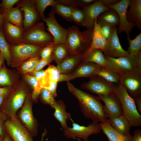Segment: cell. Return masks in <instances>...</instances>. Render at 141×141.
I'll return each instance as SVG.
<instances>
[{
	"label": "cell",
	"mask_w": 141,
	"mask_h": 141,
	"mask_svg": "<svg viewBox=\"0 0 141 141\" xmlns=\"http://www.w3.org/2000/svg\"><path fill=\"white\" fill-rule=\"evenodd\" d=\"M67 85L69 91L77 99L85 118L97 123L102 122L107 118L104 111V105L98 96L83 91L69 81L67 82Z\"/></svg>",
	"instance_id": "cell-1"
},
{
	"label": "cell",
	"mask_w": 141,
	"mask_h": 141,
	"mask_svg": "<svg viewBox=\"0 0 141 141\" xmlns=\"http://www.w3.org/2000/svg\"><path fill=\"white\" fill-rule=\"evenodd\" d=\"M121 75L107 67L101 66L97 70L96 75L99 76L107 81L113 84H120Z\"/></svg>",
	"instance_id": "cell-30"
},
{
	"label": "cell",
	"mask_w": 141,
	"mask_h": 141,
	"mask_svg": "<svg viewBox=\"0 0 141 141\" xmlns=\"http://www.w3.org/2000/svg\"><path fill=\"white\" fill-rule=\"evenodd\" d=\"M33 101L31 95L29 93L21 108L18 117L33 137L37 135L38 124V121L34 117L33 112Z\"/></svg>",
	"instance_id": "cell-10"
},
{
	"label": "cell",
	"mask_w": 141,
	"mask_h": 141,
	"mask_svg": "<svg viewBox=\"0 0 141 141\" xmlns=\"http://www.w3.org/2000/svg\"><path fill=\"white\" fill-rule=\"evenodd\" d=\"M53 61L54 60L52 55L50 57L46 59H41L34 70L32 72H36L42 69L44 67L49 64Z\"/></svg>",
	"instance_id": "cell-45"
},
{
	"label": "cell",
	"mask_w": 141,
	"mask_h": 141,
	"mask_svg": "<svg viewBox=\"0 0 141 141\" xmlns=\"http://www.w3.org/2000/svg\"><path fill=\"white\" fill-rule=\"evenodd\" d=\"M8 96L0 95V108L3 104Z\"/></svg>",
	"instance_id": "cell-55"
},
{
	"label": "cell",
	"mask_w": 141,
	"mask_h": 141,
	"mask_svg": "<svg viewBox=\"0 0 141 141\" xmlns=\"http://www.w3.org/2000/svg\"><path fill=\"white\" fill-rule=\"evenodd\" d=\"M48 73L50 81L58 82L61 74L56 67L53 65H50L45 70Z\"/></svg>",
	"instance_id": "cell-42"
},
{
	"label": "cell",
	"mask_w": 141,
	"mask_h": 141,
	"mask_svg": "<svg viewBox=\"0 0 141 141\" xmlns=\"http://www.w3.org/2000/svg\"><path fill=\"white\" fill-rule=\"evenodd\" d=\"M97 21L100 26L108 25L111 27L119 26V16L113 9H110L101 13L97 18Z\"/></svg>",
	"instance_id": "cell-29"
},
{
	"label": "cell",
	"mask_w": 141,
	"mask_h": 141,
	"mask_svg": "<svg viewBox=\"0 0 141 141\" xmlns=\"http://www.w3.org/2000/svg\"><path fill=\"white\" fill-rule=\"evenodd\" d=\"M72 21L81 26L85 18V14L82 9L78 7L72 8Z\"/></svg>",
	"instance_id": "cell-40"
},
{
	"label": "cell",
	"mask_w": 141,
	"mask_h": 141,
	"mask_svg": "<svg viewBox=\"0 0 141 141\" xmlns=\"http://www.w3.org/2000/svg\"><path fill=\"white\" fill-rule=\"evenodd\" d=\"M51 108L54 109V117L60 122L63 130H66L68 127L67 121L71 119V115L66 111V106L63 101H56Z\"/></svg>",
	"instance_id": "cell-23"
},
{
	"label": "cell",
	"mask_w": 141,
	"mask_h": 141,
	"mask_svg": "<svg viewBox=\"0 0 141 141\" xmlns=\"http://www.w3.org/2000/svg\"><path fill=\"white\" fill-rule=\"evenodd\" d=\"M4 138L0 136V141H4Z\"/></svg>",
	"instance_id": "cell-59"
},
{
	"label": "cell",
	"mask_w": 141,
	"mask_h": 141,
	"mask_svg": "<svg viewBox=\"0 0 141 141\" xmlns=\"http://www.w3.org/2000/svg\"><path fill=\"white\" fill-rule=\"evenodd\" d=\"M108 119L111 125L116 131L125 136L130 134L131 126L123 114Z\"/></svg>",
	"instance_id": "cell-26"
},
{
	"label": "cell",
	"mask_w": 141,
	"mask_h": 141,
	"mask_svg": "<svg viewBox=\"0 0 141 141\" xmlns=\"http://www.w3.org/2000/svg\"><path fill=\"white\" fill-rule=\"evenodd\" d=\"M96 0H79V7H83L90 5L96 1Z\"/></svg>",
	"instance_id": "cell-51"
},
{
	"label": "cell",
	"mask_w": 141,
	"mask_h": 141,
	"mask_svg": "<svg viewBox=\"0 0 141 141\" xmlns=\"http://www.w3.org/2000/svg\"><path fill=\"white\" fill-rule=\"evenodd\" d=\"M120 84L133 99L141 97V69L136 68L121 75Z\"/></svg>",
	"instance_id": "cell-11"
},
{
	"label": "cell",
	"mask_w": 141,
	"mask_h": 141,
	"mask_svg": "<svg viewBox=\"0 0 141 141\" xmlns=\"http://www.w3.org/2000/svg\"><path fill=\"white\" fill-rule=\"evenodd\" d=\"M82 62H92L107 67V62L103 52L99 49L87 50L84 54Z\"/></svg>",
	"instance_id": "cell-27"
},
{
	"label": "cell",
	"mask_w": 141,
	"mask_h": 141,
	"mask_svg": "<svg viewBox=\"0 0 141 141\" xmlns=\"http://www.w3.org/2000/svg\"><path fill=\"white\" fill-rule=\"evenodd\" d=\"M112 27L108 25L100 26V31L103 36L106 39L109 37Z\"/></svg>",
	"instance_id": "cell-47"
},
{
	"label": "cell",
	"mask_w": 141,
	"mask_h": 141,
	"mask_svg": "<svg viewBox=\"0 0 141 141\" xmlns=\"http://www.w3.org/2000/svg\"><path fill=\"white\" fill-rule=\"evenodd\" d=\"M47 132L46 130L45 129L44 132L42 133V135L40 141H44V137L47 134ZM53 141H57L56 140H54Z\"/></svg>",
	"instance_id": "cell-58"
},
{
	"label": "cell",
	"mask_w": 141,
	"mask_h": 141,
	"mask_svg": "<svg viewBox=\"0 0 141 141\" xmlns=\"http://www.w3.org/2000/svg\"><path fill=\"white\" fill-rule=\"evenodd\" d=\"M85 14V18L81 26L87 29L93 28L96 18L102 13L110 9L102 3L100 0H96L93 3L82 7Z\"/></svg>",
	"instance_id": "cell-18"
},
{
	"label": "cell",
	"mask_w": 141,
	"mask_h": 141,
	"mask_svg": "<svg viewBox=\"0 0 141 141\" xmlns=\"http://www.w3.org/2000/svg\"><path fill=\"white\" fill-rule=\"evenodd\" d=\"M29 94L27 88L24 85L12 89L0 110L8 118L16 115L17 111L22 107Z\"/></svg>",
	"instance_id": "cell-4"
},
{
	"label": "cell",
	"mask_w": 141,
	"mask_h": 141,
	"mask_svg": "<svg viewBox=\"0 0 141 141\" xmlns=\"http://www.w3.org/2000/svg\"><path fill=\"white\" fill-rule=\"evenodd\" d=\"M24 14L23 27L25 30L41 19L37 10L34 0H19L16 4Z\"/></svg>",
	"instance_id": "cell-16"
},
{
	"label": "cell",
	"mask_w": 141,
	"mask_h": 141,
	"mask_svg": "<svg viewBox=\"0 0 141 141\" xmlns=\"http://www.w3.org/2000/svg\"><path fill=\"white\" fill-rule=\"evenodd\" d=\"M105 56L107 68L121 75L136 68L141 69V52L137 56L129 54L118 58Z\"/></svg>",
	"instance_id": "cell-6"
},
{
	"label": "cell",
	"mask_w": 141,
	"mask_h": 141,
	"mask_svg": "<svg viewBox=\"0 0 141 141\" xmlns=\"http://www.w3.org/2000/svg\"><path fill=\"white\" fill-rule=\"evenodd\" d=\"M102 131L107 137L108 141H132L133 136H125L115 130L110 124L108 118L99 124Z\"/></svg>",
	"instance_id": "cell-21"
},
{
	"label": "cell",
	"mask_w": 141,
	"mask_h": 141,
	"mask_svg": "<svg viewBox=\"0 0 141 141\" xmlns=\"http://www.w3.org/2000/svg\"><path fill=\"white\" fill-rule=\"evenodd\" d=\"M2 31L5 38L9 44L16 45L22 42L25 31L23 27H18L5 21Z\"/></svg>",
	"instance_id": "cell-20"
},
{
	"label": "cell",
	"mask_w": 141,
	"mask_h": 141,
	"mask_svg": "<svg viewBox=\"0 0 141 141\" xmlns=\"http://www.w3.org/2000/svg\"><path fill=\"white\" fill-rule=\"evenodd\" d=\"M8 118L0 110V136L4 138L5 133L4 123Z\"/></svg>",
	"instance_id": "cell-46"
},
{
	"label": "cell",
	"mask_w": 141,
	"mask_h": 141,
	"mask_svg": "<svg viewBox=\"0 0 141 141\" xmlns=\"http://www.w3.org/2000/svg\"><path fill=\"white\" fill-rule=\"evenodd\" d=\"M31 75L38 80L42 89L48 86L50 81L48 74L46 70L41 69L35 72H32Z\"/></svg>",
	"instance_id": "cell-38"
},
{
	"label": "cell",
	"mask_w": 141,
	"mask_h": 141,
	"mask_svg": "<svg viewBox=\"0 0 141 141\" xmlns=\"http://www.w3.org/2000/svg\"><path fill=\"white\" fill-rule=\"evenodd\" d=\"M98 96L104 103V110L107 118L109 119L123 114L121 104L114 93Z\"/></svg>",
	"instance_id": "cell-19"
},
{
	"label": "cell",
	"mask_w": 141,
	"mask_h": 141,
	"mask_svg": "<svg viewBox=\"0 0 141 141\" xmlns=\"http://www.w3.org/2000/svg\"><path fill=\"white\" fill-rule=\"evenodd\" d=\"M1 13L5 21L18 27H23L24 14L19 7L16 6L4 10Z\"/></svg>",
	"instance_id": "cell-25"
},
{
	"label": "cell",
	"mask_w": 141,
	"mask_h": 141,
	"mask_svg": "<svg viewBox=\"0 0 141 141\" xmlns=\"http://www.w3.org/2000/svg\"><path fill=\"white\" fill-rule=\"evenodd\" d=\"M19 0H2L0 3V10L2 11L13 7Z\"/></svg>",
	"instance_id": "cell-44"
},
{
	"label": "cell",
	"mask_w": 141,
	"mask_h": 141,
	"mask_svg": "<svg viewBox=\"0 0 141 141\" xmlns=\"http://www.w3.org/2000/svg\"><path fill=\"white\" fill-rule=\"evenodd\" d=\"M44 46L22 42L16 45L9 44L11 58V64L13 67H18L29 58L40 57V52Z\"/></svg>",
	"instance_id": "cell-5"
},
{
	"label": "cell",
	"mask_w": 141,
	"mask_h": 141,
	"mask_svg": "<svg viewBox=\"0 0 141 141\" xmlns=\"http://www.w3.org/2000/svg\"><path fill=\"white\" fill-rule=\"evenodd\" d=\"M132 141H141V131L139 129L135 130L133 133Z\"/></svg>",
	"instance_id": "cell-50"
},
{
	"label": "cell",
	"mask_w": 141,
	"mask_h": 141,
	"mask_svg": "<svg viewBox=\"0 0 141 141\" xmlns=\"http://www.w3.org/2000/svg\"><path fill=\"white\" fill-rule=\"evenodd\" d=\"M69 55L68 50L65 44H59L55 45L52 56L54 61L57 64Z\"/></svg>",
	"instance_id": "cell-31"
},
{
	"label": "cell",
	"mask_w": 141,
	"mask_h": 141,
	"mask_svg": "<svg viewBox=\"0 0 141 141\" xmlns=\"http://www.w3.org/2000/svg\"><path fill=\"white\" fill-rule=\"evenodd\" d=\"M12 89L10 87H0V95L8 96Z\"/></svg>",
	"instance_id": "cell-49"
},
{
	"label": "cell",
	"mask_w": 141,
	"mask_h": 141,
	"mask_svg": "<svg viewBox=\"0 0 141 141\" xmlns=\"http://www.w3.org/2000/svg\"><path fill=\"white\" fill-rule=\"evenodd\" d=\"M130 2V0H120L118 3L108 7L115 11L119 16L120 22L117 28L118 32H125L127 36L129 37L130 33L135 26L134 24L128 22L127 20V11Z\"/></svg>",
	"instance_id": "cell-14"
},
{
	"label": "cell",
	"mask_w": 141,
	"mask_h": 141,
	"mask_svg": "<svg viewBox=\"0 0 141 141\" xmlns=\"http://www.w3.org/2000/svg\"><path fill=\"white\" fill-rule=\"evenodd\" d=\"M36 8L41 20L45 18L44 11L49 6L52 7L56 3L55 0H34Z\"/></svg>",
	"instance_id": "cell-37"
},
{
	"label": "cell",
	"mask_w": 141,
	"mask_h": 141,
	"mask_svg": "<svg viewBox=\"0 0 141 141\" xmlns=\"http://www.w3.org/2000/svg\"><path fill=\"white\" fill-rule=\"evenodd\" d=\"M4 141H14L9 135L5 132Z\"/></svg>",
	"instance_id": "cell-56"
},
{
	"label": "cell",
	"mask_w": 141,
	"mask_h": 141,
	"mask_svg": "<svg viewBox=\"0 0 141 141\" xmlns=\"http://www.w3.org/2000/svg\"><path fill=\"white\" fill-rule=\"evenodd\" d=\"M57 82L50 81L48 85L45 88L47 89L50 91L55 97L57 96L56 90Z\"/></svg>",
	"instance_id": "cell-48"
},
{
	"label": "cell",
	"mask_w": 141,
	"mask_h": 141,
	"mask_svg": "<svg viewBox=\"0 0 141 141\" xmlns=\"http://www.w3.org/2000/svg\"><path fill=\"white\" fill-rule=\"evenodd\" d=\"M65 44L70 55L83 54L91 45L93 28L81 31L75 26L69 27Z\"/></svg>",
	"instance_id": "cell-2"
},
{
	"label": "cell",
	"mask_w": 141,
	"mask_h": 141,
	"mask_svg": "<svg viewBox=\"0 0 141 141\" xmlns=\"http://www.w3.org/2000/svg\"><path fill=\"white\" fill-rule=\"evenodd\" d=\"M4 127L5 132L14 141H33V137L17 115L8 118Z\"/></svg>",
	"instance_id": "cell-9"
},
{
	"label": "cell",
	"mask_w": 141,
	"mask_h": 141,
	"mask_svg": "<svg viewBox=\"0 0 141 141\" xmlns=\"http://www.w3.org/2000/svg\"><path fill=\"white\" fill-rule=\"evenodd\" d=\"M87 82L83 83L81 88L98 95H105L114 93L116 86L108 82L97 75L90 78Z\"/></svg>",
	"instance_id": "cell-13"
},
{
	"label": "cell",
	"mask_w": 141,
	"mask_h": 141,
	"mask_svg": "<svg viewBox=\"0 0 141 141\" xmlns=\"http://www.w3.org/2000/svg\"><path fill=\"white\" fill-rule=\"evenodd\" d=\"M24 78L33 89L31 96L33 101L37 102L39 96L43 89L41 87L37 79L33 76L28 74L25 75Z\"/></svg>",
	"instance_id": "cell-34"
},
{
	"label": "cell",
	"mask_w": 141,
	"mask_h": 141,
	"mask_svg": "<svg viewBox=\"0 0 141 141\" xmlns=\"http://www.w3.org/2000/svg\"><path fill=\"white\" fill-rule=\"evenodd\" d=\"M137 108V109L139 113H141V97L134 99Z\"/></svg>",
	"instance_id": "cell-53"
},
{
	"label": "cell",
	"mask_w": 141,
	"mask_h": 141,
	"mask_svg": "<svg viewBox=\"0 0 141 141\" xmlns=\"http://www.w3.org/2000/svg\"><path fill=\"white\" fill-rule=\"evenodd\" d=\"M0 53L6 61L8 65L11 64V58L9 44L5 38L2 30L0 31Z\"/></svg>",
	"instance_id": "cell-36"
},
{
	"label": "cell",
	"mask_w": 141,
	"mask_h": 141,
	"mask_svg": "<svg viewBox=\"0 0 141 141\" xmlns=\"http://www.w3.org/2000/svg\"><path fill=\"white\" fill-rule=\"evenodd\" d=\"M130 8L127 11V20L141 30V0H131Z\"/></svg>",
	"instance_id": "cell-24"
},
{
	"label": "cell",
	"mask_w": 141,
	"mask_h": 141,
	"mask_svg": "<svg viewBox=\"0 0 141 141\" xmlns=\"http://www.w3.org/2000/svg\"><path fill=\"white\" fill-rule=\"evenodd\" d=\"M55 45L51 43L44 46L41 50L40 56L42 59H45L51 57Z\"/></svg>",
	"instance_id": "cell-43"
},
{
	"label": "cell",
	"mask_w": 141,
	"mask_h": 141,
	"mask_svg": "<svg viewBox=\"0 0 141 141\" xmlns=\"http://www.w3.org/2000/svg\"><path fill=\"white\" fill-rule=\"evenodd\" d=\"M52 8L54 9L55 13L58 14L67 21H72V14L73 7L57 3L56 2Z\"/></svg>",
	"instance_id": "cell-33"
},
{
	"label": "cell",
	"mask_w": 141,
	"mask_h": 141,
	"mask_svg": "<svg viewBox=\"0 0 141 141\" xmlns=\"http://www.w3.org/2000/svg\"><path fill=\"white\" fill-rule=\"evenodd\" d=\"M55 13L52 8L51 11L48 14V17H45L42 20L46 24V29L50 33L53 38L52 43L54 45L57 44H65L68 30L60 25L56 19Z\"/></svg>",
	"instance_id": "cell-12"
},
{
	"label": "cell",
	"mask_w": 141,
	"mask_h": 141,
	"mask_svg": "<svg viewBox=\"0 0 141 141\" xmlns=\"http://www.w3.org/2000/svg\"><path fill=\"white\" fill-rule=\"evenodd\" d=\"M101 66L94 63L82 62L73 70L67 74H61L59 82L69 81L80 77H91L96 75Z\"/></svg>",
	"instance_id": "cell-15"
},
{
	"label": "cell",
	"mask_w": 141,
	"mask_h": 141,
	"mask_svg": "<svg viewBox=\"0 0 141 141\" xmlns=\"http://www.w3.org/2000/svg\"><path fill=\"white\" fill-rule=\"evenodd\" d=\"M116 26L112 27L103 51L105 56L118 58L128 55L129 54L121 46L117 34Z\"/></svg>",
	"instance_id": "cell-17"
},
{
	"label": "cell",
	"mask_w": 141,
	"mask_h": 141,
	"mask_svg": "<svg viewBox=\"0 0 141 141\" xmlns=\"http://www.w3.org/2000/svg\"><path fill=\"white\" fill-rule=\"evenodd\" d=\"M39 95L42 102L44 104L49 105L51 108L56 101L53 95L47 89H43Z\"/></svg>",
	"instance_id": "cell-39"
},
{
	"label": "cell",
	"mask_w": 141,
	"mask_h": 141,
	"mask_svg": "<svg viewBox=\"0 0 141 141\" xmlns=\"http://www.w3.org/2000/svg\"><path fill=\"white\" fill-rule=\"evenodd\" d=\"M3 66L0 70V85L10 87L12 84V81L7 69Z\"/></svg>",
	"instance_id": "cell-41"
},
{
	"label": "cell",
	"mask_w": 141,
	"mask_h": 141,
	"mask_svg": "<svg viewBox=\"0 0 141 141\" xmlns=\"http://www.w3.org/2000/svg\"><path fill=\"white\" fill-rule=\"evenodd\" d=\"M41 59L40 57L36 56L26 60L18 66L20 72L25 75L31 73L34 70Z\"/></svg>",
	"instance_id": "cell-32"
},
{
	"label": "cell",
	"mask_w": 141,
	"mask_h": 141,
	"mask_svg": "<svg viewBox=\"0 0 141 141\" xmlns=\"http://www.w3.org/2000/svg\"><path fill=\"white\" fill-rule=\"evenodd\" d=\"M129 46L127 51L129 54L137 56L141 52V33L137 35L133 39L127 36Z\"/></svg>",
	"instance_id": "cell-35"
},
{
	"label": "cell",
	"mask_w": 141,
	"mask_h": 141,
	"mask_svg": "<svg viewBox=\"0 0 141 141\" xmlns=\"http://www.w3.org/2000/svg\"><path fill=\"white\" fill-rule=\"evenodd\" d=\"M101 131V128L98 123L92 121L86 126L73 122L72 127H68L63 131L64 136L68 139H81L84 141H90V136L99 133Z\"/></svg>",
	"instance_id": "cell-8"
},
{
	"label": "cell",
	"mask_w": 141,
	"mask_h": 141,
	"mask_svg": "<svg viewBox=\"0 0 141 141\" xmlns=\"http://www.w3.org/2000/svg\"><path fill=\"white\" fill-rule=\"evenodd\" d=\"M96 18L93 27V34L91 46L89 51L99 49L103 51L107 42V39L102 34L100 31V26Z\"/></svg>",
	"instance_id": "cell-28"
},
{
	"label": "cell",
	"mask_w": 141,
	"mask_h": 141,
	"mask_svg": "<svg viewBox=\"0 0 141 141\" xmlns=\"http://www.w3.org/2000/svg\"><path fill=\"white\" fill-rule=\"evenodd\" d=\"M4 59L1 54L0 53V70L4 64Z\"/></svg>",
	"instance_id": "cell-57"
},
{
	"label": "cell",
	"mask_w": 141,
	"mask_h": 141,
	"mask_svg": "<svg viewBox=\"0 0 141 141\" xmlns=\"http://www.w3.org/2000/svg\"><path fill=\"white\" fill-rule=\"evenodd\" d=\"M0 13H1V12L0 10Z\"/></svg>",
	"instance_id": "cell-60"
},
{
	"label": "cell",
	"mask_w": 141,
	"mask_h": 141,
	"mask_svg": "<svg viewBox=\"0 0 141 141\" xmlns=\"http://www.w3.org/2000/svg\"><path fill=\"white\" fill-rule=\"evenodd\" d=\"M121 104L123 114L131 126H141V115L138 111L134 99L128 94L125 88L120 84L114 91Z\"/></svg>",
	"instance_id": "cell-3"
},
{
	"label": "cell",
	"mask_w": 141,
	"mask_h": 141,
	"mask_svg": "<svg viewBox=\"0 0 141 141\" xmlns=\"http://www.w3.org/2000/svg\"><path fill=\"white\" fill-rule=\"evenodd\" d=\"M84 54L69 55L56 66L60 73L67 74L73 70L82 62Z\"/></svg>",
	"instance_id": "cell-22"
},
{
	"label": "cell",
	"mask_w": 141,
	"mask_h": 141,
	"mask_svg": "<svg viewBox=\"0 0 141 141\" xmlns=\"http://www.w3.org/2000/svg\"><path fill=\"white\" fill-rule=\"evenodd\" d=\"M53 41L52 36L45 30L44 23L39 21L25 30L22 42L45 46Z\"/></svg>",
	"instance_id": "cell-7"
},
{
	"label": "cell",
	"mask_w": 141,
	"mask_h": 141,
	"mask_svg": "<svg viewBox=\"0 0 141 141\" xmlns=\"http://www.w3.org/2000/svg\"><path fill=\"white\" fill-rule=\"evenodd\" d=\"M104 6L108 7L109 6L115 4L118 2L120 0H100Z\"/></svg>",
	"instance_id": "cell-52"
},
{
	"label": "cell",
	"mask_w": 141,
	"mask_h": 141,
	"mask_svg": "<svg viewBox=\"0 0 141 141\" xmlns=\"http://www.w3.org/2000/svg\"><path fill=\"white\" fill-rule=\"evenodd\" d=\"M5 21L3 14L0 13V31L2 30Z\"/></svg>",
	"instance_id": "cell-54"
}]
</instances>
